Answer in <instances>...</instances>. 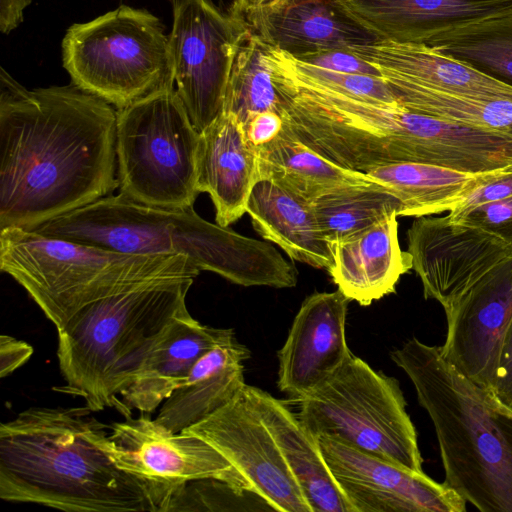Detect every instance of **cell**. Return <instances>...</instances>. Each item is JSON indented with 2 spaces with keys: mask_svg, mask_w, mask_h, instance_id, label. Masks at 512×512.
Masks as SVG:
<instances>
[{
  "mask_svg": "<svg viewBox=\"0 0 512 512\" xmlns=\"http://www.w3.org/2000/svg\"><path fill=\"white\" fill-rule=\"evenodd\" d=\"M427 45L512 84V15L462 26Z\"/></svg>",
  "mask_w": 512,
  "mask_h": 512,
  "instance_id": "4dcf8cb0",
  "label": "cell"
},
{
  "mask_svg": "<svg viewBox=\"0 0 512 512\" xmlns=\"http://www.w3.org/2000/svg\"><path fill=\"white\" fill-rule=\"evenodd\" d=\"M168 34L175 89L201 133L222 113L236 43L247 28L243 13L212 0H170Z\"/></svg>",
  "mask_w": 512,
  "mask_h": 512,
  "instance_id": "30bf717a",
  "label": "cell"
},
{
  "mask_svg": "<svg viewBox=\"0 0 512 512\" xmlns=\"http://www.w3.org/2000/svg\"><path fill=\"white\" fill-rule=\"evenodd\" d=\"M404 108L512 139V99L479 98L385 81Z\"/></svg>",
  "mask_w": 512,
  "mask_h": 512,
  "instance_id": "f1b7e54d",
  "label": "cell"
},
{
  "mask_svg": "<svg viewBox=\"0 0 512 512\" xmlns=\"http://www.w3.org/2000/svg\"><path fill=\"white\" fill-rule=\"evenodd\" d=\"M397 214L331 247L328 271L338 289L361 306L395 292L400 277L412 269L411 256L398 240Z\"/></svg>",
  "mask_w": 512,
  "mask_h": 512,
  "instance_id": "7402d4cb",
  "label": "cell"
},
{
  "mask_svg": "<svg viewBox=\"0 0 512 512\" xmlns=\"http://www.w3.org/2000/svg\"><path fill=\"white\" fill-rule=\"evenodd\" d=\"M512 197V165L490 171L449 213Z\"/></svg>",
  "mask_w": 512,
  "mask_h": 512,
  "instance_id": "e575fe53",
  "label": "cell"
},
{
  "mask_svg": "<svg viewBox=\"0 0 512 512\" xmlns=\"http://www.w3.org/2000/svg\"><path fill=\"white\" fill-rule=\"evenodd\" d=\"M194 279H173L87 304L57 329L63 393L82 397L93 412L131 414L121 395L166 327L189 312Z\"/></svg>",
  "mask_w": 512,
  "mask_h": 512,
  "instance_id": "5b68a950",
  "label": "cell"
},
{
  "mask_svg": "<svg viewBox=\"0 0 512 512\" xmlns=\"http://www.w3.org/2000/svg\"><path fill=\"white\" fill-rule=\"evenodd\" d=\"M298 417L314 434L422 473L416 429L394 377L352 352L321 386L299 400Z\"/></svg>",
  "mask_w": 512,
  "mask_h": 512,
  "instance_id": "ba28073f",
  "label": "cell"
},
{
  "mask_svg": "<svg viewBox=\"0 0 512 512\" xmlns=\"http://www.w3.org/2000/svg\"><path fill=\"white\" fill-rule=\"evenodd\" d=\"M349 50L389 81L479 98L512 99V84L429 45L378 40Z\"/></svg>",
  "mask_w": 512,
  "mask_h": 512,
  "instance_id": "d6986e66",
  "label": "cell"
},
{
  "mask_svg": "<svg viewBox=\"0 0 512 512\" xmlns=\"http://www.w3.org/2000/svg\"><path fill=\"white\" fill-rule=\"evenodd\" d=\"M84 407H30L0 426V498L68 512H163L164 499L120 469L107 426Z\"/></svg>",
  "mask_w": 512,
  "mask_h": 512,
  "instance_id": "7a4b0ae2",
  "label": "cell"
},
{
  "mask_svg": "<svg viewBox=\"0 0 512 512\" xmlns=\"http://www.w3.org/2000/svg\"><path fill=\"white\" fill-rule=\"evenodd\" d=\"M230 328L201 324L189 312L171 322L144 358L131 385L121 394L128 410L154 412L188 377L195 363L232 336Z\"/></svg>",
  "mask_w": 512,
  "mask_h": 512,
  "instance_id": "44dd1931",
  "label": "cell"
},
{
  "mask_svg": "<svg viewBox=\"0 0 512 512\" xmlns=\"http://www.w3.org/2000/svg\"><path fill=\"white\" fill-rule=\"evenodd\" d=\"M378 40L429 44L471 23L512 15V0H340Z\"/></svg>",
  "mask_w": 512,
  "mask_h": 512,
  "instance_id": "e0dca14e",
  "label": "cell"
},
{
  "mask_svg": "<svg viewBox=\"0 0 512 512\" xmlns=\"http://www.w3.org/2000/svg\"><path fill=\"white\" fill-rule=\"evenodd\" d=\"M291 58L299 72L331 90L370 102L399 105L381 76L337 72Z\"/></svg>",
  "mask_w": 512,
  "mask_h": 512,
  "instance_id": "d6a6232c",
  "label": "cell"
},
{
  "mask_svg": "<svg viewBox=\"0 0 512 512\" xmlns=\"http://www.w3.org/2000/svg\"><path fill=\"white\" fill-rule=\"evenodd\" d=\"M124 417L110 426L106 450L120 469L158 490L164 512L172 495L190 481L215 478L250 490L232 464L201 437L185 431L174 433L146 413Z\"/></svg>",
  "mask_w": 512,
  "mask_h": 512,
  "instance_id": "8fae6325",
  "label": "cell"
},
{
  "mask_svg": "<svg viewBox=\"0 0 512 512\" xmlns=\"http://www.w3.org/2000/svg\"><path fill=\"white\" fill-rule=\"evenodd\" d=\"M258 180V150L236 118L222 113L200 133L197 165L198 190L209 194L217 224L228 227L246 213Z\"/></svg>",
  "mask_w": 512,
  "mask_h": 512,
  "instance_id": "ffe728a7",
  "label": "cell"
},
{
  "mask_svg": "<svg viewBox=\"0 0 512 512\" xmlns=\"http://www.w3.org/2000/svg\"><path fill=\"white\" fill-rule=\"evenodd\" d=\"M33 347L10 335L0 336V377L4 378L24 365L32 356Z\"/></svg>",
  "mask_w": 512,
  "mask_h": 512,
  "instance_id": "f35d334b",
  "label": "cell"
},
{
  "mask_svg": "<svg viewBox=\"0 0 512 512\" xmlns=\"http://www.w3.org/2000/svg\"><path fill=\"white\" fill-rule=\"evenodd\" d=\"M200 133L175 88L117 109L119 193L147 205L193 206Z\"/></svg>",
  "mask_w": 512,
  "mask_h": 512,
  "instance_id": "9c48e42d",
  "label": "cell"
},
{
  "mask_svg": "<svg viewBox=\"0 0 512 512\" xmlns=\"http://www.w3.org/2000/svg\"><path fill=\"white\" fill-rule=\"evenodd\" d=\"M0 269L56 329L99 299L201 272L184 255L127 254L16 227L0 229Z\"/></svg>",
  "mask_w": 512,
  "mask_h": 512,
  "instance_id": "8992f818",
  "label": "cell"
},
{
  "mask_svg": "<svg viewBox=\"0 0 512 512\" xmlns=\"http://www.w3.org/2000/svg\"><path fill=\"white\" fill-rule=\"evenodd\" d=\"M243 129L249 143L258 150L281 133L283 119L278 112L266 111L253 116Z\"/></svg>",
  "mask_w": 512,
  "mask_h": 512,
  "instance_id": "74e56055",
  "label": "cell"
},
{
  "mask_svg": "<svg viewBox=\"0 0 512 512\" xmlns=\"http://www.w3.org/2000/svg\"><path fill=\"white\" fill-rule=\"evenodd\" d=\"M407 240L424 297L443 308L512 255V243L487 230L452 222L447 215L418 217Z\"/></svg>",
  "mask_w": 512,
  "mask_h": 512,
  "instance_id": "5bb4252c",
  "label": "cell"
},
{
  "mask_svg": "<svg viewBox=\"0 0 512 512\" xmlns=\"http://www.w3.org/2000/svg\"><path fill=\"white\" fill-rule=\"evenodd\" d=\"M442 356L476 384L492 389L501 343L512 319V255L444 308Z\"/></svg>",
  "mask_w": 512,
  "mask_h": 512,
  "instance_id": "9a60e30c",
  "label": "cell"
},
{
  "mask_svg": "<svg viewBox=\"0 0 512 512\" xmlns=\"http://www.w3.org/2000/svg\"><path fill=\"white\" fill-rule=\"evenodd\" d=\"M243 15L264 40L295 58L378 41L349 15L340 0H281Z\"/></svg>",
  "mask_w": 512,
  "mask_h": 512,
  "instance_id": "ac0fdd59",
  "label": "cell"
},
{
  "mask_svg": "<svg viewBox=\"0 0 512 512\" xmlns=\"http://www.w3.org/2000/svg\"><path fill=\"white\" fill-rule=\"evenodd\" d=\"M281 0H234L235 6L242 13H248L256 10L266 9L274 6Z\"/></svg>",
  "mask_w": 512,
  "mask_h": 512,
  "instance_id": "60d3db41",
  "label": "cell"
},
{
  "mask_svg": "<svg viewBox=\"0 0 512 512\" xmlns=\"http://www.w3.org/2000/svg\"><path fill=\"white\" fill-rule=\"evenodd\" d=\"M259 180H272L312 201L330 191L373 181L364 173L342 167L284 130L258 149Z\"/></svg>",
  "mask_w": 512,
  "mask_h": 512,
  "instance_id": "4316f807",
  "label": "cell"
},
{
  "mask_svg": "<svg viewBox=\"0 0 512 512\" xmlns=\"http://www.w3.org/2000/svg\"><path fill=\"white\" fill-rule=\"evenodd\" d=\"M491 391L512 408V319L501 343L497 374Z\"/></svg>",
  "mask_w": 512,
  "mask_h": 512,
  "instance_id": "8d00e7d4",
  "label": "cell"
},
{
  "mask_svg": "<svg viewBox=\"0 0 512 512\" xmlns=\"http://www.w3.org/2000/svg\"><path fill=\"white\" fill-rule=\"evenodd\" d=\"M32 231L127 254L184 255L201 271L242 286L291 288L297 283L294 265L274 246L210 223L193 206L147 205L119 193Z\"/></svg>",
  "mask_w": 512,
  "mask_h": 512,
  "instance_id": "3957f363",
  "label": "cell"
},
{
  "mask_svg": "<svg viewBox=\"0 0 512 512\" xmlns=\"http://www.w3.org/2000/svg\"><path fill=\"white\" fill-rule=\"evenodd\" d=\"M117 109L77 86L0 72V229L33 230L118 188Z\"/></svg>",
  "mask_w": 512,
  "mask_h": 512,
  "instance_id": "6da1fadb",
  "label": "cell"
},
{
  "mask_svg": "<svg viewBox=\"0 0 512 512\" xmlns=\"http://www.w3.org/2000/svg\"><path fill=\"white\" fill-rule=\"evenodd\" d=\"M350 300L337 289L302 302L278 351L279 390L298 402L328 380L351 354L345 326Z\"/></svg>",
  "mask_w": 512,
  "mask_h": 512,
  "instance_id": "2e32d148",
  "label": "cell"
},
{
  "mask_svg": "<svg viewBox=\"0 0 512 512\" xmlns=\"http://www.w3.org/2000/svg\"><path fill=\"white\" fill-rule=\"evenodd\" d=\"M183 431L215 447L275 511L311 512L247 384L228 404Z\"/></svg>",
  "mask_w": 512,
  "mask_h": 512,
  "instance_id": "7c38bea8",
  "label": "cell"
},
{
  "mask_svg": "<svg viewBox=\"0 0 512 512\" xmlns=\"http://www.w3.org/2000/svg\"><path fill=\"white\" fill-rule=\"evenodd\" d=\"M447 217L452 222L487 230L512 243V197L449 213Z\"/></svg>",
  "mask_w": 512,
  "mask_h": 512,
  "instance_id": "836d02e7",
  "label": "cell"
},
{
  "mask_svg": "<svg viewBox=\"0 0 512 512\" xmlns=\"http://www.w3.org/2000/svg\"><path fill=\"white\" fill-rule=\"evenodd\" d=\"M311 206L330 246L400 211L399 200L376 182L330 191L313 199Z\"/></svg>",
  "mask_w": 512,
  "mask_h": 512,
  "instance_id": "f546056e",
  "label": "cell"
},
{
  "mask_svg": "<svg viewBox=\"0 0 512 512\" xmlns=\"http://www.w3.org/2000/svg\"><path fill=\"white\" fill-rule=\"evenodd\" d=\"M143 9L121 5L75 23L62 40L63 67L72 84L116 109L175 88L168 35Z\"/></svg>",
  "mask_w": 512,
  "mask_h": 512,
  "instance_id": "52a82bcc",
  "label": "cell"
},
{
  "mask_svg": "<svg viewBox=\"0 0 512 512\" xmlns=\"http://www.w3.org/2000/svg\"><path fill=\"white\" fill-rule=\"evenodd\" d=\"M251 356L235 334L204 354L186 380L161 404L156 422L178 433L232 401L245 387V361Z\"/></svg>",
  "mask_w": 512,
  "mask_h": 512,
  "instance_id": "cb8c5ba5",
  "label": "cell"
},
{
  "mask_svg": "<svg viewBox=\"0 0 512 512\" xmlns=\"http://www.w3.org/2000/svg\"><path fill=\"white\" fill-rule=\"evenodd\" d=\"M326 463L354 512H464L466 501L438 483L386 459L326 436L318 437Z\"/></svg>",
  "mask_w": 512,
  "mask_h": 512,
  "instance_id": "4fadbf2b",
  "label": "cell"
},
{
  "mask_svg": "<svg viewBox=\"0 0 512 512\" xmlns=\"http://www.w3.org/2000/svg\"><path fill=\"white\" fill-rule=\"evenodd\" d=\"M247 389L311 512H354L326 463L318 438L298 415L268 392L249 385Z\"/></svg>",
  "mask_w": 512,
  "mask_h": 512,
  "instance_id": "603a6c76",
  "label": "cell"
},
{
  "mask_svg": "<svg viewBox=\"0 0 512 512\" xmlns=\"http://www.w3.org/2000/svg\"><path fill=\"white\" fill-rule=\"evenodd\" d=\"M246 213L256 232L281 247L291 259L327 271L332 267V250L310 201L272 180L260 179L252 188Z\"/></svg>",
  "mask_w": 512,
  "mask_h": 512,
  "instance_id": "d4e9b609",
  "label": "cell"
},
{
  "mask_svg": "<svg viewBox=\"0 0 512 512\" xmlns=\"http://www.w3.org/2000/svg\"><path fill=\"white\" fill-rule=\"evenodd\" d=\"M296 59L313 66L337 72L381 76L373 65L349 49L324 50Z\"/></svg>",
  "mask_w": 512,
  "mask_h": 512,
  "instance_id": "d590c367",
  "label": "cell"
},
{
  "mask_svg": "<svg viewBox=\"0 0 512 512\" xmlns=\"http://www.w3.org/2000/svg\"><path fill=\"white\" fill-rule=\"evenodd\" d=\"M271 47L249 25L236 43L223 113L235 117L242 127L258 113L275 111L281 115Z\"/></svg>",
  "mask_w": 512,
  "mask_h": 512,
  "instance_id": "83f0119b",
  "label": "cell"
},
{
  "mask_svg": "<svg viewBox=\"0 0 512 512\" xmlns=\"http://www.w3.org/2000/svg\"><path fill=\"white\" fill-rule=\"evenodd\" d=\"M32 0H0V31L9 34L23 21V12Z\"/></svg>",
  "mask_w": 512,
  "mask_h": 512,
  "instance_id": "ab89813d",
  "label": "cell"
},
{
  "mask_svg": "<svg viewBox=\"0 0 512 512\" xmlns=\"http://www.w3.org/2000/svg\"><path fill=\"white\" fill-rule=\"evenodd\" d=\"M434 426L444 483L481 512H512V408L412 337L390 353Z\"/></svg>",
  "mask_w": 512,
  "mask_h": 512,
  "instance_id": "277c9868",
  "label": "cell"
},
{
  "mask_svg": "<svg viewBox=\"0 0 512 512\" xmlns=\"http://www.w3.org/2000/svg\"><path fill=\"white\" fill-rule=\"evenodd\" d=\"M467 173L434 164L398 162L365 174L400 202L398 216L422 217L451 211L489 173Z\"/></svg>",
  "mask_w": 512,
  "mask_h": 512,
  "instance_id": "484cf974",
  "label": "cell"
},
{
  "mask_svg": "<svg viewBox=\"0 0 512 512\" xmlns=\"http://www.w3.org/2000/svg\"><path fill=\"white\" fill-rule=\"evenodd\" d=\"M184 510L275 511L253 491L215 478L190 481L172 495L166 512Z\"/></svg>",
  "mask_w": 512,
  "mask_h": 512,
  "instance_id": "1f68e13d",
  "label": "cell"
}]
</instances>
